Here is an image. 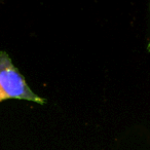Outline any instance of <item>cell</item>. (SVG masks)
<instances>
[{
	"label": "cell",
	"mask_w": 150,
	"mask_h": 150,
	"mask_svg": "<svg viewBox=\"0 0 150 150\" xmlns=\"http://www.w3.org/2000/svg\"><path fill=\"white\" fill-rule=\"evenodd\" d=\"M18 99L44 104L45 99L37 96L26 82V79L13 65L5 52H0V102Z\"/></svg>",
	"instance_id": "1"
},
{
	"label": "cell",
	"mask_w": 150,
	"mask_h": 150,
	"mask_svg": "<svg viewBox=\"0 0 150 150\" xmlns=\"http://www.w3.org/2000/svg\"><path fill=\"white\" fill-rule=\"evenodd\" d=\"M148 50L150 52V42H149V44H148Z\"/></svg>",
	"instance_id": "2"
}]
</instances>
